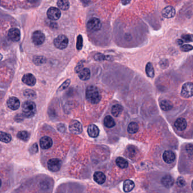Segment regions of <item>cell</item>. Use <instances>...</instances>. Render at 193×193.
Wrapping results in <instances>:
<instances>
[{
	"label": "cell",
	"mask_w": 193,
	"mask_h": 193,
	"mask_svg": "<svg viewBox=\"0 0 193 193\" xmlns=\"http://www.w3.org/2000/svg\"><path fill=\"white\" fill-rule=\"evenodd\" d=\"M86 98L90 103L97 104L101 100V95L95 86H90L86 90Z\"/></svg>",
	"instance_id": "obj_1"
},
{
	"label": "cell",
	"mask_w": 193,
	"mask_h": 193,
	"mask_svg": "<svg viewBox=\"0 0 193 193\" xmlns=\"http://www.w3.org/2000/svg\"><path fill=\"white\" fill-rule=\"evenodd\" d=\"M23 115L27 118H31L36 112V105L34 102L31 100L26 101L22 105Z\"/></svg>",
	"instance_id": "obj_2"
},
{
	"label": "cell",
	"mask_w": 193,
	"mask_h": 193,
	"mask_svg": "<svg viewBox=\"0 0 193 193\" xmlns=\"http://www.w3.org/2000/svg\"><path fill=\"white\" fill-rule=\"evenodd\" d=\"M69 39L64 35H60L54 40V44L56 48L59 49H65L68 46Z\"/></svg>",
	"instance_id": "obj_3"
},
{
	"label": "cell",
	"mask_w": 193,
	"mask_h": 193,
	"mask_svg": "<svg viewBox=\"0 0 193 193\" xmlns=\"http://www.w3.org/2000/svg\"><path fill=\"white\" fill-rule=\"evenodd\" d=\"M181 96L185 98H189L193 96V83L187 82L182 87L181 92Z\"/></svg>",
	"instance_id": "obj_4"
},
{
	"label": "cell",
	"mask_w": 193,
	"mask_h": 193,
	"mask_svg": "<svg viewBox=\"0 0 193 193\" xmlns=\"http://www.w3.org/2000/svg\"><path fill=\"white\" fill-rule=\"evenodd\" d=\"M101 20L97 18H92L89 20L87 23L88 29L92 31H97L101 29Z\"/></svg>",
	"instance_id": "obj_5"
},
{
	"label": "cell",
	"mask_w": 193,
	"mask_h": 193,
	"mask_svg": "<svg viewBox=\"0 0 193 193\" xmlns=\"http://www.w3.org/2000/svg\"><path fill=\"white\" fill-rule=\"evenodd\" d=\"M45 39V36L41 31H36L33 33L32 40L33 43L36 46H40L44 43Z\"/></svg>",
	"instance_id": "obj_6"
},
{
	"label": "cell",
	"mask_w": 193,
	"mask_h": 193,
	"mask_svg": "<svg viewBox=\"0 0 193 193\" xmlns=\"http://www.w3.org/2000/svg\"><path fill=\"white\" fill-rule=\"evenodd\" d=\"M62 162L58 159L54 158L50 159L48 162V167L52 172H57L61 169Z\"/></svg>",
	"instance_id": "obj_7"
},
{
	"label": "cell",
	"mask_w": 193,
	"mask_h": 193,
	"mask_svg": "<svg viewBox=\"0 0 193 193\" xmlns=\"http://www.w3.org/2000/svg\"><path fill=\"white\" fill-rule=\"evenodd\" d=\"M69 129L70 131L73 134H80L82 133V125L79 121L77 120L71 121L69 125Z\"/></svg>",
	"instance_id": "obj_8"
},
{
	"label": "cell",
	"mask_w": 193,
	"mask_h": 193,
	"mask_svg": "<svg viewBox=\"0 0 193 193\" xmlns=\"http://www.w3.org/2000/svg\"><path fill=\"white\" fill-rule=\"evenodd\" d=\"M47 16L50 20H57L60 18L61 16V13L58 9L55 7H51L47 11Z\"/></svg>",
	"instance_id": "obj_9"
},
{
	"label": "cell",
	"mask_w": 193,
	"mask_h": 193,
	"mask_svg": "<svg viewBox=\"0 0 193 193\" xmlns=\"http://www.w3.org/2000/svg\"><path fill=\"white\" fill-rule=\"evenodd\" d=\"M7 36L9 39L14 42H18L20 39V32L16 28H12L9 31Z\"/></svg>",
	"instance_id": "obj_10"
},
{
	"label": "cell",
	"mask_w": 193,
	"mask_h": 193,
	"mask_svg": "<svg viewBox=\"0 0 193 193\" xmlns=\"http://www.w3.org/2000/svg\"><path fill=\"white\" fill-rule=\"evenodd\" d=\"M7 105L10 109L15 111L19 108V100L15 97H11L7 100Z\"/></svg>",
	"instance_id": "obj_11"
},
{
	"label": "cell",
	"mask_w": 193,
	"mask_h": 193,
	"mask_svg": "<svg viewBox=\"0 0 193 193\" xmlns=\"http://www.w3.org/2000/svg\"><path fill=\"white\" fill-rule=\"evenodd\" d=\"M40 147L43 149H44V150L49 149V148L52 146V138L47 136L43 137L40 140Z\"/></svg>",
	"instance_id": "obj_12"
},
{
	"label": "cell",
	"mask_w": 193,
	"mask_h": 193,
	"mask_svg": "<svg viewBox=\"0 0 193 193\" xmlns=\"http://www.w3.org/2000/svg\"><path fill=\"white\" fill-rule=\"evenodd\" d=\"M22 80L24 83L30 86H33L36 83V78L35 77L34 75L30 73H28L23 75Z\"/></svg>",
	"instance_id": "obj_13"
},
{
	"label": "cell",
	"mask_w": 193,
	"mask_h": 193,
	"mask_svg": "<svg viewBox=\"0 0 193 193\" xmlns=\"http://www.w3.org/2000/svg\"><path fill=\"white\" fill-rule=\"evenodd\" d=\"M176 10L174 7L168 6L165 7L162 11V15L166 18H171L174 16Z\"/></svg>",
	"instance_id": "obj_14"
},
{
	"label": "cell",
	"mask_w": 193,
	"mask_h": 193,
	"mask_svg": "<svg viewBox=\"0 0 193 193\" xmlns=\"http://www.w3.org/2000/svg\"><path fill=\"white\" fill-rule=\"evenodd\" d=\"M163 159L166 163L170 164L174 161L176 159V156L172 151L170 150L166 151L163 155Z\"/></svg>",
	"instance_id": "obj_15"
},
{
	"label": "cell",
	"mask_w": 193,
	"mask_h": 193,
	"mask_svg": "<svg viewBox=\"0 0 193 193\" xmlns=\"http://www.w3.org/2000/svg\"><path fill=\"white\" fill-rule=\"evenodd\" d=\"M174 126L177 130L180 131H183L187 128V121L183 118H178L174 122Z\"/></svg>",
	"instance_id": "obj_16"
},
{
	"label": "cell",
	"mask_w": 193,
	"mask_h": 193,
	"mask_svg": "<svg viewBox=\"0 0 193 193\" xmlns=\"http://www.w3.org/2000/svg\"><path fill=\"white\" fill-rule=\"evenodd\" d=\"M88 133L90 137L92 138L97 137L99 133V130L98 127L94 124L89 125L88 128Z\"/></svg>",
	"instance_id": "obj_17"
},
{
	"label": "cell",
	"mask_w": 193,
	"mask_h": 193,
	"mask_svg": "<svg viewBox=\"0 0 193 193\" xmlns=\"http://www.w3.org/2000/svg\"><path fill=\"white\" fill-rule=\"evenodd\" d=\"M162 183L163 185L164 186L167 188H170L174 185V178L170 175H166L162 178Z\"/></svg>",
	"instance_id": "obj_18"
},
{
	"label": "cell",
	"mask_w": 193,
	"mask_h": 193,
	"mask_svg": "<svg viewBox=\"0 0 193 193\" xmlns=\"http://www.w3.org/2000/svg\"><path fill=\"white\" fill-rule=\"evenodd\" d=\"M94 180L98 184H103L106 181V176L101 172H96L94 174Z\"/></svg>",
	"instance_id": "obj_19"
},
{
	"label": "cell",
	"mask_w": 193,
	"mask_h": 193,
	"mask_svg": "<svg viewBox=\"0 0 193 193\" xmlns=\"http://www.w3.org/2000/svg\"><path fill=\"white\" fill-rule=\"evenodd\" d=\"M79 77L83 81H86L90 78V72L88 68H83L79 72Z\"/></svg>",
	"instance_id": "obj_20"
},
{
	"label": "cell",
	"mask_w": 193,
	"mask_h": 193,
	"mask_svg": "<svg viewBox=\"0 0 193 193\" xmlns=\"http://www.w3.org/2000/svg\"><path fill=\"white\" fill-rule=\"evenodd\" d=\"M134 187V182H133L132 180H125L123 185V189L124 191L128 193L131 191L133 189Z\"/></svg>",
	"instance_id": "obj_21"
},
{
	"label": "cell",
	"mask_w": 193,
	"mask_h": 193,
	"mask_svg": "<svg viewBox=\"0 0 193 193\" xmlns=\"http://www.w3.org/2000/svg\"><path fill=\"white\" fill-rule=\"evenodd\" d=\"M123 110V107L121 106V105H114L112 107V114L114 115L115 117H118L119 115H121Z\"/></svg>",
	"instance_id": "obj_22"
},
{
	"label": "cell",
	"mask_w": 193,
	"mask_h": 193,
	"mask_svg": "<svg viewBox=\"0 0 193 193\" xmlns=\"http://www.w3.org/2000/svg\"><path fill=\"white\" fill-rule=\"evenodd\" d=\"M116 163L118 167L121 169H125L128 167V161L123 157H118L116 160Z\"/></svg>",
	"instance_id": "obj_23"
},
{
	"label": "cell",
	"mask_w": 193,
	"mask_h": 193,
	"mask_svg": "<svg viewBox=\"0 0 193 193\" xmlns=\"http://www.w3.org/2000/svg\"><path fill=\"white\" fill-rule=\"evenodd\" d=\"M11 136L10 134L3 132V131H0V141L3 142V143H9L10 141H11Z\"/></svg>",
	"instance_id": "obj_24"
},
{
	"label": "cell",
	"mask_w": 193,
	"mask_h": 193,
	"mask_svg": "<svg viewBox=\"0 0 193 193\" xmlns=\"http://www.w3.org/2000/svg\"><path fill=\"white\" fill-rule=\"evenodd\" d=\"M104 124L107 128H111L115 125V122L112 117L110 116H107L104 119Z\"/></svg>",
	"instance_id": "obj_25"
},
{
	"label": "cell",
	"mask_w": 193,
	"mask_h": 193,
	"mask_svg": "<svg viewBox=\"0 0 193 193\" xmlns=\"http://www.w3.org/2000/svg\"><path fill=\"white\" fill-rule=\"evenodd\" d=\"M146 72L147 76L150 78H154L155 73H154V69L153 66L150 62L147 63L146 66Z\"/></svg>",
	"instance_id": "obj_26"
},
{
	"label": "cell",
	"mask_w": 193,
	"mask_h": 193,
	"mask_svg": "<svg viewBox=\"0 0 193 193\" xmlns=\"http://www.w3.org/2000/svg\"><path fill=\"white\" fill-rule=\"evenodd\" d=\"M57 5L60 9L67 10L69 7V3L66 0H59L57 2Z\"/></svg>",
	"instance_id": "obj_27"
},
{
	"label": "cell",
	"mask_w": 193,
	"mask_h": 193,
	"mask_svg": "<svg viewBox=\"0 0 193 193\" xmlns=\"http://www.w3.org/2000/svg\"><path fill=\"white\" fill-rule=\"evenodd\" d=\"M138 130V125L135 122H132L128 126V131L130 134H135Z\"/></svg>",
	"instance_id": "obj_28"
},
{
	"label": "cell",
	"mask_w": 193,
	"mask_h": 193,
	"mask_svg": "<svg viewBox=\"0 0 193 193\" xmlns=\"http://www.w3.org/2000/svg\"><path fill=\"white\" fill-rule=\"evenodd\" d=\"M17 137L22 141H28L30 138V134L26 131H20L18 133Z\"/></svg>",
	"instance_id": "obj_29"
},
{
	"label": "cell",
	"mask_w": 193,
	"mask_h": 193,
	"mask_svg": "<svg viewBox=\"0 0 193 193\" xmlns=\"http://www.w3.org/2000/svg\"><path fill=\"white\" fill-rule=\"evenodd\" d=\"M160 106H161L162 109L164 111H170L172 108V105L171 104V103L167 100L162 101L161 102V104H160Z\"/></svg>",
	"instance_id": "obj_30"
},
{
	"label": "cell",
	"mask_w": 193,
	"mask_h": 193,
	"mask_svg": "<svg viewBox=\"0 0 193 193\" xmlns=\"http://www.w3.org/2000/svg\"><path fill=\"white\" fill-rule=\"evenodd\" d=\"M83 46V39L82 35H79L77 38V43H76V48L78 50H81Z\"/></svg>",
	"instance_id": "obj_31"
},
{
	"label": "cell",
	"mask_w": 193,
	"mask_h": 193,
	"mask_svg": "<svg viewBox=\"0 0 193 193\" xmlns=\"http://www.w3.org/2000/svg\"><path fill=\"white\" fill-rule=\"evenodd\" d=\"M24 95L30 98H33L36 96V93L32 90H27L24 92Z\"/></svg>",
	"instance_id": "obj_32"
},
{
	"label": "cell",
	"mask_w": 193,
	"mask_h": 193,
	"mask_svg": "<svg viewBox=\"0 0 193 193\" xmlns=\"http://www.w3.org/2000/svg\"><path fill=\"white\" fill-rule=\"evenodd\" d=\"M180 48L182 51L188 52V51L191 50L193 49V46L191 45H189V44H185V45L181 46Z\"/></svg>",
	"instance_id": "obj_33"
},
{
	"label": "cell",
	"mask_w": 193,
	"mask_h": 193,
	"mask_svg": "<svg viewBox=\"0 0 193 193\" xmlns=\"http://www.w3.org/2000/svg\"><path fill=\"white\" fill-rule=\"evenodd\" d=\"M70 82H71L70 79L66 80L65 82H64L62 85L60 86V87H59V89H58V90H59V91H63V90H64L65 89L67 88L68 86H69V84H70Z\"/></svg>",
	"instance_id": "obj_34"
},
{
	"label": "cell",
	"mask_w": 193,
	"mask_h": 193,
	"mask_svg": "<svg viewBox=\"0 0 193 193\" xmlns=\"http://www.w3.org/2000/svg\"><path fill=\"white\" fill-rule=\"evenodd\" d=\"M44 61H45V59L43 57H36V58L34 59V62L37 65L43 64Z\"/></svg>",
	"instance_id": "obj_35"
},
{
	"label": "cell",
	"mask_w": 193,
	"mask_h": 193,
	"mask_svg": "<svg viewBox=\"0 0 193 193\" xmlns=\"http://www.w3.org/2000/svg\"><path fill=\"white\" fill-rule=\"evenodd\" d=\"M177 184L178 186L183 187L185 185V181L183 177H179L177 180Z\"/></svg>",
	"instance_id": "obj_36"
},
{
	"label": "cell",
	"mask_w": 193,
	"mask_h": 193,
	"mask_svg": "<svg viewBox=\"0 0 193 193\" xmlns=\"http://www.w3.org/2000/svg\"><path fill=\"white\" fill-rule=\"evenodd\" d=\"M95 59L96 60L101 61V60L105 59V56L102 54H97L95 55Z\"/></svg>",
	"instance_id": "obj_37"
},
{
	"label": "cell",
	"mask_w": 193,
	"mask_h": 193,
	"mask_svg": "<svg viewBox=\"0 0 193 193\" xmlns=\"http://www.w3.org/2000/svg\"><path fill=\"white\" fill-rule=\"evenodd\" d=\"M31 148H32V150H31L32 152H35H35H37V151H38L37 144H36V143L33 144Z\"/></svg>",
	"instance_id": "obj_38"
},
{
	"label": "cell",
	"mask_w": 193,
	"mask_h": 193,
	"mask_svg": "<svg viewBox=\"0 0 193 193\" xmlns=\"http://www.w3.org/2000/svg\"><path fill=\"white\" fill-rule=\"evenodd\" d=\"M178 43L179 45L181 46L183 44V41H182L181 40H178Z\"/></svg>",
	"instance_id": "obj_39"
},
{
	"label": "cell",
	"mask_w": 193,
	"mask_h": 193,
	"mask_svg": "<svg viewBox=\"0 0 193 193\" xmlns=\"http://www.w3.org/2000/svg\"><path fill=\"white\" fill-rule=\"evenodd\" d=\"M129 1H124V2H122V3H123L124 5H125V3H129Z\"/></svg>",
	"instance_id": "obj_40"
},
{
	"label": "cell",
	"mask_w": 193,
	"mask_h": 193,
	"mask_svg": "<svg viewBox=\"0 0 193 193\" xmlns=\"http://www.w3.org/2000/svg\"><path fill=\"white\" fill-rule=\"evenodd\" d=\"M2 59V55L0 53V61Z\"/></svg>",
	"instance_id": "obj_41"
},
{
	"label": "cell",
	"mask_w": 193,
	"mask_h": 193,
	"mask_svg": "<svg viewBox=\"0 0 193 193\" xmlns=\"http://www.w3.org/2000/svg\"><path fill=\"white\" fill-rule=\"evenodd\" d=\"M191 188H192V189L193 190V181H192V183H191Z\"/></svg>",
	"instance_id": "obj_42"
},
{
	"label": "cell",
	"mask_w": 193,
	"mask_h": 193,
	"mask_svg": "<svg viewBox=\"0 0 193 193\" xmlns=\"http://www.w3.org/2000/svg\"><path fill=\"white\" fill-rule=\"evenodd\" d=\"M1 184H2V182H1V180L0 179V187L1 186Z\"/></svg>",
	"instance_id": "obj_43"
}]
</instances>
